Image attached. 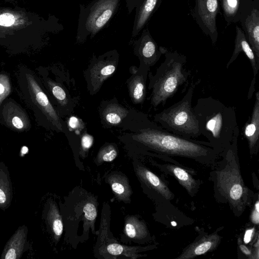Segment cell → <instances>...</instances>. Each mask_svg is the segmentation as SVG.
<instances>
[{"label":"cell","mask_w":259,"mask_h":259,"mask_svg":"<svg viewBox=\"0 0 259 259\" xmlns=\"http://www.w3.org/2000/svg\"><path fill=\"white\" fill-rule=\"evenodd\" d=\"M201 135L214 147H230L239 136L236 109L211 96L199 98L193 107Z\"/></svg>","instance_id":"cell-1"},{"label":"cell","mask_w":259,"mask_h":259,"mask_svg":"<svg viewBox=\"0 0 259 259\" xmlns=\"http://www.w3.org/2000/svg\"><path fill=\"white\" fill-rule=\"evenodd\" d=\"M133 138L147 148L169 155L197 158L213 152L203 143L174 134L156 123L141 129Z\"/></svg>","instance_id":"cell-2"},{"label":"cell","mask_w":259,"mask_h":259,"mask_svg":"<svg viewBox=\"0 0 259 259\" xmlns=\"http://www.w3.org/2000/svg\"><path fill=\"white\" fill-rule=\"evenodd\" d=\"M163 55L164 61L157 69L156 74L150 78V103L154 108L160 104L164 105L180 87L187 82L191 74V71L184 67L187 62L185 55L167 49Z\"/></svg>","instance_id":"cell-3"},{"label":"cell","mask_w":259,"mask_h":259,"mask_svg":"<svg viewBox=\"0 0 259 259\" xmlns=\"http://www.w3.org/2000/svg\"><path fill=\"white\" fill-rule=\"evenodd\" d=\"M200 80L191 83L186 93L179 101L156 114L154 120L167 131L186 139L201 136L192 100L196 85Z\"/></svg>","instance_id":"cell-4"},{"label":"cell","mask_w":259,"mask_h":259,"mask_svg":"<svg viewBox=\"0 0 259 259\" xmlns=\"http://www.w3.org/2000/svg\"><path fill=\"white\" fill-rule=\"evenodd\" d=\"M121 0H93L79 5L76 41L82 43L94 37L108 23L117 11Z\"/></svg>","instance_id":"cell-5"},{"label":"cell","mask_w":259,"mask_h":259,"mask_svg":"<svg viewBox=\"0 0 259 259\" xmlns=\"http://www.w3.org/2000/svg\"><path fill=\"white\" fill-rule=\"evenodd\" d=\"M238 137L233 140L226 153L227 164L217 172V186L220 192L230 204L239 211H242L246 201L247 189L244 185L235 160Z\"/></svg>","instance_id":"cell-6"},{"label":"cell","mask_w":259,"mask_h":259,"mask_svg":"<svg viewBox=\"0 0 259 259\" xmlns=\"http://www.w3.org/2000/svg\"><path fill=\"white\" fill-rule=\"evenodd\" d=\"M191 15L203 32L208 36L214 45L218 37L216 18L220 12L219 0H195Z\"/></svg>","instance_id":"cell-7"},{"label":"cell","mask_w":259,"mask_h":259,"mask_svg":"<svg viewBox=\"0 0 259 259\" xmlns=\"http://www.w3.org/2000/svg\"><path fill=\"white\" fill-rule=\"evenodd\" d=\"M134 42L135 52L145 68L154 65L167 49L158 46L147 28L143 30L141 36Z\"/></svg>","instance_id":"cell-8"},{"label":"cell","mask_w":259,"mask_h":259,"mask_svg":"<svg viewBox=\"0 0 259 259\" xmlns=\"http://www.w3.org/2000/svg\"><path fill=\"white\" fill-rule=\"evenodd\" d=\"M26 76L29 93L33 102L36 104L54 126L58 130L62 131L63 128L60 118L47 95L32 75L29 73H26Z\"/></svg>","instance_id":"cell-9"},{"label":"cell","mask_w":259,"mask_h":259,"mask_svg":"<svg viewBox=\"0 0 259 259\" xmlns=\"http://www.w3.org/2000/svg\"><path fill=\"white\" fill-rule=\"evenodd\" d=\"M223 16L229 25L240 22L253 8V0H219Z\"/></svg>","instance_id":"cell-10"},{"label":"cell","mask_w":259,"mask_h":259,"mask_svg":"<svg viewBox=\"0 0 259 259\" xmlns=\"http://www.w3.org/2000/svg\"><path fill=\"white\" fill-rule=\"evenodd\" d=\"M242 134L247 140L250 154L256 153L259 146V92L255 94V101L248 119L242 128Z\"/></svg>","instance_id":"cell-11"},{"label":"cell","mask_w":259,"mask_h":259,"mask_svg":"<svg viewBox=\"0 0 259 259\" xmlns=\"http://www.w3.org/2000/svg\"><path fill=\"white\" fill-rule=\"evenodd\" d=\"M28 228L20 226L6 244L1 259H19L24 252L27 244Z\"/></svg>","instance_id":"cell-12"},{"label":"cell","mask_w":259,"mask_h":259,"mask_svg":"<svg viewBox=\"0 0 259 259\" xmlns=\"http://www.w3.org/2000/svg\"><path fill=\"white\" fill-rule=\"evenodd\" d=\"M241 52H243L250 61L254 77H256L259 69V60H258L249 44L243 30L238 25H236V35L235 46L232 55L227 63L226 68L237 59Z\"/></svg>","instance_id":"cell-13"},{"label":"cell","mask_w":259,"mask_h":259,"mask_svg":"<svg viewBox=\"0 0 259 259\" xmlns=\"http://www.w3.org/2000/svg\"><path fill=\"white\" fill-rule=\"evenodd\" d=\"M240 22L246 39L259 60V8L253 6L250 13Z\"/></svg>","instance_id":"cell-14"},{"label":"cell","mask_w":259,"mask_h":259,"mask_svg":"<svg viewBox=\"0 0 259 259\" xmlns=\"http://www.w3.org/2000/svg\"><path fill=\"white\" fill-rule=\"evenodd\" d=\"M220 240V236L216 233L205 235L188 246L177 258H192L212 251L218 246Z\"/></svg>","instance_id":"cell-15"},{"label":"cell","mask_w":259,"mask_h":259,"mask_svg":"<svg viewBox=\"0 0 259 259\" xmlns=\"http://www.w3.org/2000/svg\"><path fill=\"white\" fill-rule=\"evenodd\" d=\"M162 0H143L136 9L132 36H137L144 28L152 15L158 9Z\"/></svg>","instance_id":"cell-16"},{"label":"cell","mask_w":259,"mask_h":259,"mask_svg":"<svg viewBox=\"0 0 259 259\" xmlns=\"http://www.w3.org/2000/svg\"><path fill=\"white\" fill-rule=\"evenodd\" d=\"M142 248L138 246H127L118 242L101 243L99 252L104 258H116L119 256L124 258H137L142 256L139 254Z\"/></svg>","instance_id":"cell-17"},{"label":"cell","mask_w":259,"mask_h":259,"mask_svg":"<svg viewBox=\"0 0 259 259\" xmlns=\"http://www.w3.org/2000/svg\"><path fill=\"white\" fill-rule=\"evenodd\" d=\"M116 61L111 58L97 61L91 69V82L94 91H98L104 81L116 69Z\"/></svg>","instance_id":"cell-18"},{"label":"cell","mask_w":259,"mask_h":259,"mask_svg":"<svg viewBox=\"0 0 259 259\" xmlns=\"http://www.w3.org/2000/svg\"><path fill=\"white\" fill-rule=\"evenodd\" d=\"M138 177L147 186L150 187L167 199H170L172 194L166 184L156 175L147 168L138 166L135 170Z\"/></svg>","instance_id":"cell-19"},{"label":"cell","mask_w":259,"mask_h":259,"mask_svg":"<svg viewBox=\"0 0 259 259\" xmlns=\"http://www.w3.org/2000/svg\"><path fill=\"white\" fill-rule=\"evenodd\" d=\"M44 214L46 223L54 240L57 242L63 231L62 218L55 202L50 200Z\"/></svg>","instance_id":"cell-20"},{"label":"cell","mask_w":259,"mask_h":259,"mask_svg":"<svg viewBox=\"0 0 259 259\" xmlns=\"http://www.w3.org/2000/svg\"><path fill=\"white\" fill-rule=\"evenodd\" d=\"M106 179L116 198L119 201L129 203L132 190L126 176L119 172H114L110 174Z\"/></svg>","instance_id":"cell-21"},{"label":"cell","mask_w":259,"mask_h":259,"mask_svg":"<svg viewBox=\"0 0 259 259\" xmlns=\"http://www.w3.org/2000/svg\"><path fill=\"white\" fill-rule=\"evenodd\" d=\"M13 199V187L8 167L0 162V208L5 210L11 205Z\"/></svg>","instance_id":"cell-22"},{"label":"cell","mask_w":259,"mask_h":259,"mask_svg":"<svg viewBox=\"0 0 259 259\" xmlns=\"http://www.w3.org/2000/svg\"><path fill=\"white\" fill-rule=\"evenodd\" d=\"M5 118L10 126L19 131H23L29 126L28 119L24 111L13 104L7 107Z\"/></svg>","instance_id":"cell-23"},{"label":"cell","mask_w":259,"mask_h":259,"mask_svg":"<svg viewBox=\"0 0 259 259\" xmlns=\"http://www.w3.org/2000/svg\"><path fill=\"white\" fill-rule=\"evenodd\" d=\"M124 232L129 238L142 239L148 235L145 224L135 216H128L125 221Z\"/></svg>","instance_id":"cell-24"},{"label":"cell","mask_w":259,"mask_h":259,"mask_svg":"<svg viewBox=\"0 0 259 259\" xmlns=\"http://www.w3.org/2000/svg\"><path fill=\"white\" fill-rule=\"evenodd\" d=\"M145 73L134 76L128 84L130 94L135 103H141L146 95Z\"/></svg>","instance_id":"cell-25"},{"label":"cell","mask_w":259,"mask_h":259,"mask_svg":"<svg viewBox=\"0 0 259 259\" xmlns=\"http://www.w3.org/2000/svg\"><path fill=\"white\" fill-rule=\"evenodd\" d=\"M128 111L124 107L117 104H110L104 110V119L108 123L116 125L124 118Z\"/></svg>","instance_id":"cell-26"},{"label":"cell","mask_w":259,"mask_h":259,"mask_svg":"<svg viewBox=\"0 0 259 259\" xmlns=\"http://www.w3.org/2000/svg\"><path fill=\"white\" fill-rule=\"evenodd\" d=\"M167 168L189 193L193 191L196 187V182L185 169L175 165H169Z\"/></svg>","instance_id":"cell-27"},{"label":"cell","mask_w":259,"mask_h":259,"mask_svg":"<svg viewBox=\"0 0 259 259\" xmlns=\"http://www.w3.org/2000/svg\"><path fill=\"white\" fill-rule=\"evenodd\" d=\"M81 208L83 212L84 231L88 230L90 227H92L94 230V224L97 215L95 202L91 199L86 200L83 202Z\"/></svg>","instance_id":"cell-28"},{"label":"cell","mask_w":259,"mask_h":259,"mask_svg":"<svg viewBox=\"0 0 259 259\" xmlns=\"http://www.w3.org/2000/svg\"><path fill=\"white\" fill-rule=\"evenodd\" d=\"M117 155V151L112 144H108L100 149L97 156V162L101 164L104 162L113 161Z\"/></svg>","instance_id":"cell-29"},{"label":"cell","mask_w":259,"mask_h":259,"mask_svg":"<svg viewBox=\"0 0 259 259\" xmlns=\"http://www.w3.org/2000/svg\"><path fill=\"white\" fill-rule=\"evenodd\" d=\"M48 84L52 94L59 104L62 106H66L68 103V99L63 89L51 80L48 81Z\"/></svg>","instance_id":"cell-30"},{"label":"cell","mask_w":259,"mask_h":259,"mask_svg":"<svg viewBox=\"0 0 259 259\" xmlns=\"http://www.w3.org/2000/svg\"><path fill=\"white\" fill-rule=\"evenodd\" d=\"M11 85L8 76L5 74L0 75V105L3 100L9 95Z\"/></svg>","instance_id":"cell-31"},{"label":"cell","mask_w":259,"mask_h":259,"mask_svg":"<svg viewBox=\"0 0 259 259\" xmlns=\"http://www.w3.org/2000/svg\"><path fill=\"white\" fill-rule=\"evenodd\" d=\"M93 138L89 134L82 135L81 139L80 153L83 155L91 148L93 144Z\"/></svg>","instance_id":"cell-32"},{"label":"cell","mask_w":259,"mask_h":259,"mask_svg":"<svg viewBox=\"0 0 259 259\" xmlns=\"http://www.w3.org/2000/svg\"><path fill=\"white\" fill-rule=\"evenodd\" d=\"M14 21L13 15L10 13H6L0 15V25L10 26L14 23Z\"/></svg>","instance_id":"cell-33"},{"label":"cell","mask_w":259,"mask_h":259,"mask_svg":"<svg viewBox=\"0 0 259 259\" xmlns=\"http://www.w3.org/2000/svg\"><path fill=\"white\" fill-rule=\"evenodd\" d=\"M250 219L251 222L256 225H258L259 223V202L257 200L254 204V207L252 210Z\"/></svg>","instance_id":"cell-34"},{"label":"cell","mask_w":259,"mask_h":259,"mask_svg":"<svg viewBox=\"0 0 259 259\" xmlns=\"http://www.w3.org/2000/svg\"><path fill=\"white\" fill-rule=\"evenodd\" d=\"M142 1L143 0H126L128 13H130L135 8H137Z\"/></svg>","instance_id":"cell-35"},{"label":"cell","mask_w":259,"mask_h":259,"mask_svg":"<svg viewBox=\"0 0 259 259\" xmlns=\"http://www.w3.org/2000/svg\"><path fill=\"white\" fill-rule=\"evenodd\" d=\"M254 228H252L245 231L244 236V242L245 243H249L251 241L254 236Z\"/></svg>","instance_id":"cell-36"},{"label":"cell","mask_w":259,"mask_h":259,"mask_svg":"<svg viewBox=\"0 0 259 259\" xmlns=\"http://www.w3.org/2000/svg\"><path fill=\"white\" fill-rule=\"evenodd\" d=\"M255 80H256L255 77H253V78L251 81V85H250L249 90V92H248V98H247L248 99H249L250 98H251L252 97L253 92L254 91V85L255 83Z\"/></svg>","instance_id":"cell-37"},{"label":"cell","mask_w":259,"mask_h":259,"mask_svg":"<svg viewBox=\"0 0 259 259\" xmlns=\"http://www.w3.org/2000/svg\"><path fill=\"white\" fill-rule=\"evenodd\" d=\"M240 249L242 252L246 255H251V252L245 245L243 244H240Z\"/></svg>","instance_id":"cell-38"},{"label":"cell","mask_w":259,"mask_h":259,"mask_svg":"<svg viewBox=\"0 0 259 259\" xmlns=\"http://www.w3.org/2000/svg\"><path fill=\"white\" fill-rule=\"evenodd\" d=\"M78 123V119L75 117H72L69 120V125L73 128H76Z\"/></svg>","instance_id":"cell-39"},{"label":"cell","mask_w":259,"mask_h":259,"mask_svg":"<svg viewBox=\"0 0 259 259\" xmlns=\"http://www.w3.org/2000/svg\"><path fill=\"white\" fill-rule=\"evenodd\" d=\"M253 6L259 8V0H253Z\"/></svg>","instance_id":"cell-40"}]
</instances>
